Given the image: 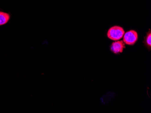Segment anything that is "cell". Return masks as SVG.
<instances>
[{
    "label": "cell",
    "mask_w": 151,
    "mask_h": 113,
    "mask_svg": "<svg viewBox=\"0 0 151 113\" xmlns=\"http://www.w3.org/2000/svg\"><path fill=\"white\" fill-rule=\"evenodd\" d=\"M125 48V43L123 41H117L112 43L111 50L115 54L118 55L122 53Z\"/></svg>",
    "instance_id": "cell-3"
},
{
    "label": "cell",
    "mask_w": 151,
    "mask_h": 113,
    "mask_svg": "<svg viewBox=\"0 0 151 113\" xmlns=\"http://www.w3.org/2000/svg\"><path fill=\"white\" fill-rule=\"evenodd\" d=\"M124 29L119 26H114L109 29L107 32V37L113 41H118L123 38L124 35Z\"/></svg>",
    "instance_id": "cell-1"
},
{
    "label": "cell",
    "mask_w": 151,
    "mask_h": 113,
    "mask_svg": "<svg viewBox=\"0 0 151 113\" xmlns=\"http://www.w3.org/2000/svg\"><path fill=\"white\" fill-rule=\"evenodd\" d=\"M138 39V33L134 30H130L124 33L123 36V42L129 45L134 44Z\"/></svg>",
    "instance_id": "cell-2"
},
{
    "label": "cell",
    "mask_w": 151,
    "mask_h": 113,
    "mask_svg": "<svg viewBox=\"0 0 151 113\" xmlns=\"http://www.w3.org/2000/svg\"><path fill=\"white\" fill-rule=\"evenodd\" d=\"M144 43L147 48H149V50H150L151 48V33L150 30L149 32L147 33L146 36L145 38Z\"/></svg>",
    "instance_id": "cell-5"
},
{
    "label": "cell",
    "mask_w": 151,
    "mask_h": 113,
    "mask_svg": "<svg viewBox=\"0 0 151 113\" xmlns=\"http://www.w3.org/2000/svg\"><path fill=\"white\" fill-rule=\"evenodd\" d=\"M11 18L10 15L8 13L0 11V26L5 25L7 23Z\"/></svg>",
    "instance_id": "cell-4"
}]
</instances>
